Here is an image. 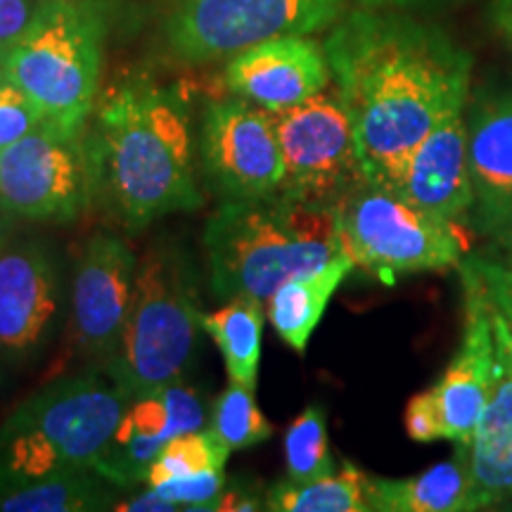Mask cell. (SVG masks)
<instances>
[{
    "mask_svg": "<svg viewBox=\"0 0 512 512\" xmlns=\"http://www.w3.org/2000/svg\"><path fill=\"white\" fill-rule=\"evenodd\" d=\"M62 311V271L53 247L10 240L0 249V361L29 366L46 351Z\"/></svg>",
    "mask_w": 512,
    "mask_h": 512,
    "instance_id": "7c38bea8",
    "label": "cell"
},
{
    "mask_svg": "<svg viewBox=\"0 0 512 512\" xmlns=\"http://www.w3.org/2000/svg\"><path fill=\"white\" fill-rule=\"evenodd\" d=\"M41 126L46 124L29 95L0 72V150L15 145Z\"/></svg>",
    "mask_w": 512,
    "mask_h": 512,
    "instance_id": "83f0119b",
    "label": "cell"
},
{
    "mask_svg": "<svg viewBox=\"0 0 512 512\" xmlns=\"http://www.w3.org/2000/svg\"><path fill=\"white\" fill-rule=\"evenodd\" d=\"M83 140L93 200L119 226L143 230L202 207L188 114L171 91L143 79L121 83L100 102Z\"/></svg>",
    "mask_w": 512,
    "mask_h": 512,
    "instance_id": "7a4b0ae2",
    "label": "cell"
},
{
    "mask_svg": "<svg viewBox=\"0 0 512 512\" xmlns=\"http://www.w3.org/2000/svg\"><path fill=\"white\" fill-rule=\"evenodd\" d=\"M12 230H15V219L0 209V249H3L12 240Z\"/></svg>",
    "mask_w": 512,
    "mask_h": 512,
    "instance_id": "74e56055",
    "label": "cell"
},
{
    "mask_svg": "<svg viewBox=\"0 0 512 512\" xmlns=\"http://www.w3.org/2000/svg\"><path fill=\"white\" fill-rule=\"evenodd\" d=\"M344 254L384 285L401 275L458 268L465 242L456 221L415 207L380 185L361 183L335 207Z\"/></svg>",
    "mask_w": 512,
    "mask_h": 512,
    "instance_id": "52a82bcc",
    "label": "cell"
},
{
    "mask_svg": "<svg viewBox=\"0 0 512 512\" xmlns=\"http://www.w3.org/2000/svg\"><path fill=\"white\" fill-rule=\"evenodd\" d=\"M287 479L313 482L337 472L330 453L328 411L320 403H311L306 411L290 422L285 432Z\"/></svg>",
    "mask_w": 512,
    "mask_h": 512,
    "instance_id": "d4e9b609",
    "label": "cell"
},
{
    "mask_svg": "<svg viewBox=\"0 0 512 512\" xmlns=\"http://www.w3.org/2000/svg\"><path fill=\"white\" fill-rule=\"evenodd\" d=\"M126 406L105 373L62 377L27 396L0 425V489L95 470Z\"/></svg>",
    "mask_w": 512,
    "mask_h": 512,
    "instance_id": "277c9868",
    "label": "cell"
},
{
    "mask_svg": "<svg viewBox=\"0 0 512 512\" xmlns=\"http://www.w3.org/2000/svg\"><path fill=\"white\" fill-rule=\"evenodd\" d=\"M467 261L477 271L491 304L496 306L512 330V266L494 256H467Z\"/></svg>",
    "mask_w": 512,
    "mask_h": 512,
    "instance_id": "4dcf8cb0",
    "label": "cell"
},
{
    "mask_svg": "<svg viewBox=\"0 0 512 512\" xmlns=\"http://www.w3.org/2000/svg\"><path fill=\"white\" fill-rule=\"evenodd\" d=\"M332 72L323 43L309 36H278L230 55L226 86L268 112L302 105L330 86Z\"/></svg>",
    "mask_w": 512,
    "mask_h": 512,
    "instance_id": "e0dca14e",
    "label": "cell"
},
{
    "mask_svg": "<svg viewBox=\"0 0 512 512\" xmlns=\"http://www.w3.org/2000/svg\"><path fill=\"white\" fill-rule=\"evenodd\" d=\"M370 512H472L484 510L463 448L413 477H368Z\"/></svg>",
    "mask_w": 512,
    "mask_h": 512,
    "instance_id": "ffe728a7",
    "label": "cell"
},
{
    "mask_svg": "<svg viewBox=\"0 0 512 512\" xmlns=\"http://www.w3.org/2000/svg\"><path fill=\"white\" fill-rule=\"evenodd\" d=\"M192 275L181 254L157 247L138 264L131 309L105 375L128 401L183 380L200 332Z\"/></svg>",
    "mask_w": 512,
    "mask_h": 512,
    "instance_id": "8992f818",
    "label": "cell"
},
{
    "mask_svg": "<svg viewBox=\"0 0 512 512\" xmlns=\"http://www.w3.org/2000/svg\"><path fill=\"white\" fill-rule=\"evenodd\" d=\"M472 228L498 238L512 223V83L486 81L467 98Z\"/></svg>",
    "mask_w": 512,
    "mask_h": 512,
    "instance_id": "9a60e30c",
    "label": "cell"
},
{
    "mask_svg": "<svg viewBox=\"0 0 512 512\" xmlns=\"http://www.w3.org/2000/svg\"><path fill=\"white\" fill-rule=\"evenodd\" d=\"M230 448L216 437L214 430H195L178 434L162 446L147 470V486L169 482V479L200 475L209 470H226Z\"/></svg>",
    "mask_w": 512,
    "mask_h": 512,
    "instance_id": "484cf974",
    "label": "cell"
},
{
    "mask_svg": "<svg viewBox=\"0 0 512 512\" xmlns=\"http://www.w3.org/2000/svg\"><path fill=\"white\" fill-rule=\"evenodd\" d=\"M494 242H496V252L491 256L498 261H503V264L512 266V223L503 230L501 235H498V238H494Z\"/></svg>",
    "mask_w": 512,
    "mask_h": 512,
    "instance_id": "d590c367",
    "label": "cell"
},
{
    "mask_svg": "<svg viewBox=\"0 0 512 512\" xmlns=\"http://www.w3.org/2000/svg\"><path fill=\"white\" fill-rule=\"evenodd\" d=\"M5 370H8V368H5V366H3V361H0V387H3V380H5Z\"/></svg>",
    "mask_w": 512,
    "mask_h": 512,
    "instance_id": "f35d334b",
    "label": "cell"
},
{
    "mask_svg": "<svg viewBox=\"0 0 512 512\" xmlns=\"http://www.w3.org/2000/svg\"><path fill=\"white\" fill-rule=\"evenodd\" d=\"M354 268V261L342 254L318 271L287 280L268 297L266 316L271 320L275 335L292 351L306 354L313 332L328 311V304Z\"/></svg>",
    "mask_w": 512,
    "mask_h": 512,
    "instance_id": "44dd1931",
    "label": "cell"
},
{
    "mask_svg": "<svg viewBox=\"0 0 512 512\" xmlns=\"http://www.w3.org/2000/svg\"><path fill=\"white\" fill-rule=\"evenodd\" d=\"M271 117L285 162L283 195L335 209L349 192L366 183L354 126L337 88H325L302 105L271 112Z\"/></svg>",
    "mask_w": 512,
    "mask_h": 512,
    "instance_id": "9c48e42d",
    "label": "cell"
},
{
    "mask_svg": "<svg viewBox=\"0 0 512 512\" xmlns=\"http://www.w3.org/2000/svg\"><path fill=\"white\" fill-rule=\"evenodd\" d=\"M356 3L366 8H408V5L427 3V0H356Z\"/></svg>",
    "mask_w": 512,
    "mask_h": 512,
    "instance_id": "8d00e7d4",
    "label": "cell"
},
{
    "mask_svg": "<svg viewBox=\"0 0 512 512\" xmlns=\"http://www.w3.org/2000/svg\"><path fill=\"white\" fill-rule=\"evenodd\" d=\"M200 162L221 200H254L283 188L285 162L271 112L240 95L204 110Z\"/></svg>",
    "mask_w": 512,
    "mask_h": 512,
    "instance_id": "8fae6325",
    "label": "cell"
},
{
    "mask_svg": "<svg viewBox=\"0 0 512 512\" xmlns=\"http://www.w3.org/2000/svg\"><path fill=\"white\" fill-rule=\"evenodd\" d=\"M138 259L114 233H93L76 256L72 275V335L83 356L105 366L119 347Z\"/></svg>",
    "mask_w": 512,
    "mask_h": 512,
    "instance_id": "4fadbf2b",
    "label": "cell"
},
{
    "mask_svg": "<svg viewBox=\"0 0 512 512\" xmlns=\"http://www.w3.org/2000/svg\"><path fill=\"white\" fill-rule=\"evenodd\" d=\"M43 0H0V55L24 36Z\"/></svg>",
    "mask_w": 512,
    "mask_h": 512,
    "instance_id": "1f68e13d",
    "label": "cell"
},
{
    "mask_svg": "<svg viewBox=\"0 0 512 512\" xmlns=\"http://www.w3.org/2000/svg\"><path fill=\"white\" fill-rule=\"evenodd\" d=\"M211 430L230 451H247L273 437V425L247 384L230 382L211 408Z\"/></svg>",
    "mask_w": 512,
    "mask_h": 512,
    "instance_id": "4316f807",
    "label": "cell"
},
{
    "mask_svg": "<svg viewBox=\"0 0 512 512\" xmlns=\"http://www.w3.org/2000/svg\"><path fill=\"white\" fill-rule=\"evenodd\" d=\"M463 285V337L444 373L432 384L437 394L446 441L470 444L489 399L496 366L494 304L467 256L458 266Z\"/></svg>",
    "mask_w": 512,
    "mask_h": 512,
    "instance_id": "5bb4252c",
    "label": "cell"
},
{
    "mask_svg": "<svg viewBox=\"0 0 512 512\" xmlns=\"http://www.w3.org/2000/svg\"><path fill=\"white\" fill-rule=\"evenodd\" d=\"M264 309L256 297H233L214 313H200V328L214 339L228 380L256 387L261 363V339H264Z\"/></svg>",
    "mask_w": 512,
    "mask_h": 512,
    "instance_id": "603a6c76",
    "label": "cell"
},
{
    "mask_svg": "<svg viewBox=\"0 0 512 512\" xmlns=\"http://www.w3.org/2000/svg\"><path fill=\"white\" fill-rule=\"evenodd\" d=\"M349 0H171L164 36L188 62L230 57L268 38L309 36L347 12Z\"/></svg>",
    "mask_w": 512,
    "mask_h": 512,
    "instance_id": "ba28073f",
    "label": "cell"
},
{
    "mask_svg": "<svg viewBox=\"0 0 512 512\" xmlns=\"http://www.w3.org/2000/svg\"><path fill=\"white\" fill-rule=\"evenodd\" d=\"M117 486L98 470L57 472L34 482L0 489V512L114 510Z\"/></svg>",
    "mask_w": 512,
    "mask_h": 512,
    "instance_id": "7402d4cb",
    "label": "cell"
},
{
    "mask_svg": "<svg viewBox=\"0 0 512 512\" xmlns=\"http://www.w3.org/2000/svg\"><path fill=\"white\" fill-rule=\"evenodd\" d=\"M370 185L394 190L422 138L472 91V55L434 24L366 8L344 12L323 41Z\"/></svg>",
    "mask_w": 512,
    "mask_h": 512,
    "instance_id": "6da1fadb",
    "label": "cell"
},
{
    "mask_svg": "<svg viewBox=\"0 0 512 512\" xmlns=\"http://www.w3.org/2000/svg\"><path fill=\"white\" fill-rule=\"evenodd\" d=\"M496 366L489 399L463 448L484 510L512 505V330L494 306Z\"/></svg>",
    "mask_w": 512,
    "mask_h": 512,
    "instance_id": "d6986e66",
    "label": "cell"
},
{
    "mask_svg": "<svg viewBox=\"0 0 512 512\" xmlns=\"http://www.w3.org/2000/svg\"><path fill=\"white\" fill-rule=\"evenodd\" d=\"M216 510L221 512H254L266 510V496L256 482H242V479H233L226 484L223 494L219 496Z\"/></svg>",
    "mask_w": 512,
    "mask_h": 512,
    "instance_id": "d6a6232c",
    "label": "cell"
},
{
    "mask_svg": "<svg viewBox=\"0 0 512 512\" xmlns=\"http://www.w3.org/2000/svg\"><path fill=\"white\" fill-rule=\"evenodd\" d=\"M114 510H128V512H150V510L171 512V510H178V505H174L171 501H166L162 494H157L155 489H150V491H145V494H140L136 498H128V501H121L119 505H114Z\"/></svg>",
    "mask_w": 512,
    "mask_h": 512,
    "instance_id": "e575fe53",
    "label": "cell"
},
{
    "mask_svg": "<svg viewBox=\"0 0 512 512\" xmlns=\"http://www.w3.org/2000/svg\"><path fill=\"white\" fill-rule=\"evenodd\" d=\"M211 292L221 299L271 294L297 275L318 271L344 254L335 209L283 192L223 200L202 233Z\"/></svg>",
    "mask_w": 512,
    "mask_h": 512,
    "instance_id": "3957f363",
    "label": "cell"
},
{
    "mask_svg": "<svg viewBox=\"0 0 512 512\" xmlns=\"http://www.w3.org/2000/svg\"><path fill=\"white\" fill-rule=\"evenodd\" d=\"M105 38L102 0H43L24 36L0 55V72L29 95L43 124L83 136L98 98Z\"/></svg>",
    "mask_w": 512,
    "mask_h": 512,
    "instance_id": "5b68a950",
    "label": "cell"
},
{
    "mask_svg": "<svg viewBox=\"0 0 512 512\" xmlns=\"http://www.w3.org/2000/svg\"><path fill=\"white\" fill-rule=\"evenodd\" d=\"M403 425H406L408 437L418 441V444H432V441L446 439L444 418H441L437 394H434L432 387L415 394L408 401L406 413H403Z\"/></svg>",
    "mask_w": 512,
    "mask_h": 512,
    "instance_id": "f546056e",
    "label": "cell"
},
{
    "mask_svg": "<svg viewBox=\"0 0 512 512\" xmlns=\"http://www.w3.org/2000/svg\"><path fill=\"white\" fill-rule=\"evenodd\" d=\"M91 202V164L83 136L41 126L0 150V209L15 221L72 223Z\"/></svg>",
    "mask_w": 512,
    "mask_h": 512,
    "instance_id": "30bf717a",
    "label": "cell"
},
{
    "mask_svg": "<svg viewBox=\"0 0 512 512\" xmlns=\"http://www.w3.org/2000/svg\"><path fill=\"white\" fill-rule=\"evenodd\" d=\"M226 484L228 479L223 470H209L200 472V475L169 479V482L155 486V491L166 501L178 505V510H216V503H219Z\"/></svg>",
    "mask_w": 512,
    "mask_h": 512,
    "instance_id": "f1b7e54d",
    "label": "cell"
},
{
    "mask_svg": "<svg viewBox=\"0 0 512 512\" xmlns=\"http://www.w3.org/2000/svg\"><path fill=\"white\" fill-rule=\"evenodd\" d=\"M266 510L273 512H370L368 475L354 463L313 482L280 479L266 491Z\"/></svg>",
    "mask_w": 512,
    "mask_h": 512,
    "instance_id": "cb8c5ba5",
    "label": "cell"
},
{
    "mask_svg": "<svg viewBox=\"0 0 512 512\" xmlns=\"http://www.w3.org/2000/svg\"><path fill=\"white\" fill-rule=\"evenodd\" d=\"M486 17H489L491 31L512 55V0H489Z\"/></svg>",
    "mask_w": 512,
    "mask_h": 512,
    "instance_id": "836d02e7",
    "label": "cell"
},
{
    "mask_svg": "<svg viewBox=\"0 0 512 512\" xmlns=\"http://www.w3.org/2000/svg\"><path fill=\"white\" fill-rule=\"evenodd\" d=\"M465 107L448 112L422 138L394 188L406 202L456 223L467 219L472 209Z\"/></svg>",
    "mask_w": 512,
    "mask_h": 512,
    "instance_id": "ac0fdd59",
    "label": "cell"
},
{
    "mask_svg": "<svg viewBox=\"0 0 512 512\" xmlns=\"http://www.w3.org/2000/svg\"><path fill=\"white\" fill-rule=\"evenodd\" d=\"M207 403L195 387L178 380L157 392L128 401L110 444L95 470L117 486L145 484L152 460L169 439L202 430Z\"/></svg>",
    "mask_w": 512,
    "mask_h": 512,
    "instance_id": "2e32d148",
    "label": "cell"
}]
</instances>
